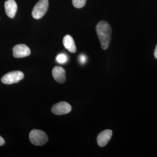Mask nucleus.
<instances>
[{"label": "nucleus", "mask_w": 157, "mask_h": 157, "mask_svg": "<svg viewBox=\"0 0 157 157\" xmlns=\"http://www.w3.org/2000/svg\"><path fill=\"white\" fill-rule=\"evenodd\" d=\"M72 107L70 104L63 101L54 104L52 108L51 111L55 115H61L69 113Z\"/></svg>", "instance_id": "obj_5"}, {"label": "nucleus", "mask_w": 157, "mask_h": 157, "mask_svg": "<svg viewBox=\"0 0 157 157\" xmlns=\"http://www.w3.org/2000/svg\"><path fill=\"white\" fill-rule=\"evenodd\" d=\"M31 143L36 146H41L47 143L48 137L45 132L41 130H33L31 131L29 135Z\"/></svg>", "instance_id": "obj_2"}, {"label": "nucleus", "mask_w": 157, "mask_h": 157, "mask_svg": "<svg viewBox=\"0 0 157 157\" xmlns=\"http://www.w3.org/2000/svg\"><path fill=\"white\" fill-rule=\"evenodd\" d=\"M86 61V57L84 55H81L79 56V62L82 64H83Z\"/></svg>", "instance_id": "obj_13"}, {"label": "nucleus", "mask_w": 157, "mask_h": 157, "mask_svg": "<svg viewBox=\"0 0 157 157\" xmlns=\"http://www.w3.org/2000/svg\"><path fill=\"white\" fill-rule=\"evenodd\" d=\"M63 43L65 48L72 53H75L76 51V45L73 38L70 35H66L63 39Z\"/></svg>", "instance_id": "obj_10"}, {"label": "nucleus", "mask_w": 157, "mask_h": 157, "mask_svg": "<svg viewBox=\"0 0 157 157\" xmlns=\"http://www.w3.org/2000/svg\"><path fill=\"white\" fill-rule=\"evenodd\" d=\"M86 0H72L73 6L77 9L82 8L85 5Z\"/></svg>", "instance_id": "obj_11"}, {"label": "nucleus", "mask_w": 157, "mask_h": 157, "mask_svg": "<svg viewBox=\"0 0 157 157\" xmlns=\"http://www.w3.org/2000/svg\"><path fill=\"white\" fill-rule=\"evenodd\" d=\"M154 56L155 58L156 59H157V45L156 46V47L155 49Z\"/></svg>", "instance_id": "obj_15"}, {"label": "nucleus", "mask_w": 157, "mask_h": 157, "mask_svg": "<svg viewBox=\"0 0 157 157\" xmlns=\"http://www.w3.org/2000/svg\"><path fill=\"white\" fill-rule=\"evenodd\" d=\"M13 54L16 58H21L29 56L30 55V48L25 44H18L13 48Z\"/></svg>", "instance_id": "obj_6"}, {"label": "nucleus", "mask_w": 157, "mask_h": 157, "mask_svg": "<svg viewBox=\"0 0 157 157\" xmlns=\"http://www.w3.org/2000/svg\"><path fill=\"white\" fill-rule=\"evenodd\" d=\"M5 141L2 137L0 136V146H2L5 144Z\"/></svg>", "instance_id": "obj_14"}, {"label": "nucleus", "mask_w": 157, "mask_h": 157, "mask_svg": "<svg viewBox=\"0 0 157 157\" xmlns=\"http://www.w3.org/2000/svg\"><path fill=\"white\" fill-rule=\"evenodd\" d=\"M52 76L56 81L59 83H63L66 81V72L61 67H55L52 71Z\"/></svg>", "instance_id": "obj_8"}, {"label": "nucleus", "mask_w": 157, "mask_h": 157, "mask_svg": "<svg viewBox=\"0 0 157 157\" xmlns=\"http://www.w3.org/2000/svg\"><path fill=\"white\" fill-rule=\"evenodd\" d=\"M56 59L57 61L59 63H64L67 62V58L66 55L64 54H60L57 56Z\"/></svg>", "instance_id": "obj_12"}, {"label": "nucleus", "mask_w": 157, "mask_h": 157, "mask_svg": "<svg viewBox=\"0 0 157 157\" xmlns=\"http://www.w3.org/2000/svg\"><path fill=\"white\" fill-rule=\"evenodd\" d=\"M48 0H39L34 6L32 16L36 19L42 18L47 12L48 8Z\"/></svg>", "instance_id": "obj_3"}, {"label": "nucleus", "mask_w": 157, "mask_h": 157, "mask_svg": "<svg viewBox=\"0 0 157 157\" xmlns=\"http://www.w3.org/2000/svg\"><path fill=\"white\" fill-rule=\"evenodd\" d=\"M24 77L23 73L21 71H14L9 72L2 77L1 81L4 84H11L17 83Z\"/></svg>", "instance_id": "obj_4"}, {"label": "nucleus", "mask_w": 157, "mask_h": 157, "mask_svg": "<svg viewBox=\"0 0 157 157\" xmlns=\"http://www.w3.org/2000/svg\"><path fill=\"white\" fill-rule=\"evenodd\" d=\"M17 5L14 0H8L5 3L6 14L11 18H14L17 10Z\"/></svg>", "instance_id": "obj_9"}, {"label": "nucleus", "mask_w": 157, "mask_h": 157, "mask_svg": "<svg viewBox=\"0 0 157 157\" xmlns=\"http://www.w3.org/2000/svg\"><path fill=\"white\" fill-rule=\"evenodd\" d=\"M112 136V131L110 130H104L99 134L97 137L98 145L101 147L105 146L109 142Z\"/></svg>", "instance_id": "obj_7"}, {"label": "nucleus", "mask_w": 157, "mask_h": 157, "mask_svg": "<svg viewBox=\"0 0 157 157\" xmlns=\"http://www.w3.org/2000/svg\"><path fill=\"white\" fill-rule=\"evenodd\" d=\"M96 29L101 47L104 50L107 49L111 41L112 35L111 27L107 21H101L98 23Z\"/></svg>", "instance_id": "obj_1"}]
</instances>
